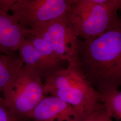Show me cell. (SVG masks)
<instances>
[{
    "label": "cell",
    "mask_w": 121,
    "mask_h": 121,
    "mask_svg": "<svg viewBox=\"0 0 121 121\" xmlns=\"http://www.w3.org/2000/svg\"><path fill=\"white\" fill-rule=\"evenodd\" d=\"M78 64L95 90L121 84V22L99 36L79 40Z\"/></svg>",
    "instance_id": "6da1fadb"
},
{
    "label": "cell",
    "mask_w": 121,
    "mask_h": 121,
    "mask_svg": "<svg viewBox=\"0 0 121 121\" xmlns=\"http://www.w3.org/2000/svg\"><path fill=\"white\" fill-rule=\"evenodd\" d=\"M44 94L57 97L71 105L86 119L104 109L99 95L85 77L78 63L68 64L43 81Z\"/></svg>",
    "instance_id": "7a4b0ae2"
},
{
    "label": "cell",
    "mask_w": 121,
    "mask_h": 121,
    "mask_svg": "<svg viewBox=\"0 0 121 121\" xmlns=\"http://www.w3.org/2000/svg\"><path fill=\"white\" fill-rule=\"evenodd\" d=\"M121 0H71L66 13L78 37H98L121 23Z\"/></svg>",
    "instance_id": "3957f363"
},
{
    "label": "cell",
    "mask_w": 121,
    "mask_h": 121,
    "mask_svg": "<svg viewBox=\"0 0 121 121\" xmlns=\"http://www.w3.org/2000/svg\"><path fill=\"white\" fill-rule=\"evenodd\" d=\"M2 94L5 105L16 116L28 120L33 109L45 96L43 80L35 70L24 65Z\"/></svg>",
    "instance_id": "277c9868"
},
{
    "label": "cell",
    "mask_w": 121,
    "mask_h": 121,
    "mask_svg": "<svg viewBox=\"0 0 121 121\" xmlns=\"http://www.w3.org/2000/svg\"><path fill=\"white\" fill-rule=\"evenodd\" d=\"M71 0H17L11 9L18 23L34 30L66 14Z\"/></svg>",
    "instance_id": "5b68a950"
},
{
    "label": "cell",
    "mask_w": 121,
    "mask_h": 121,
    "mask_svg": "<svg viewBox=\"0 0 121 121\" xmlns=\"http://www.w3.org/2000/svg\"><path fill=\"white\" fill-rule=\"evenodd\" d=\"M30 31L46 41L61 60L68 64L78 63L79 39L66 14Z\"/></svg>",
    "instance_id": "8992f818"
},
{
    "label": "cell",
    "mask_w": 121,
    "mask_h": 121,
    "mask_svg": "<svg viewBox=\"0 0 121 121\" xmlns=\"http://www.w3.org/2000/svg\"><path fill=\"white\" fill-rule=\"evenodd\" d=\"M31 121H84L86 119L69 104L45 95L31 113Z\"/></svg>",
    "instance_id": "52a82bcc"
},
{
    "label": "cell",
    "mask_w": 121,
    "mask_h": 121,
    "mask_svg": "<svg viewBox=\"0 0 121 121\" xmlns=\"http://www.w3.org/2000/svg\"><path fill=\"white\" fill-rule=\"evenodd\" d=\"M29 33L11 14L0 11V53L15 55Z\"/></svg>",
    "instance_id": "ba28073f"
},
{
    "label": "cell",
    "mask_w": 121,
    "mask_h": 121,
    "mask_svg": "<svg viewBox=\"0 0 121 121\" xmlns=\"http://www.w3.org/2000/svg\"><path fill=\"white\" fill-rule=\"evenodd\" d=\"M17 51L24 65L35 70L43 81L56 72L43 55L27 40L22 43Z\"/></svg>",
    "instance_id": "9c48e42d"
},
{
    "label": "cell",
    "mask_w": 121,
    "mask_h": 121,
    "mask_svg": "<svg viewBox=\"0 0 121 121\" xmlns=\"http://www.w3.org/2000/svg\"><path fill=\"white\" fill-rule=\"evenodd\" d=\"M105 112L111 118L121 120V92L116 87L96 90Z\"/></svg>",
    "instance_id": "30bf717a"
},
{
    "label": "cell",
    "mask_w": 121,
    "mask_h": 121,
    "mask_svg": "<svg viewBox=\"0 0 121 121\" xmlns=\"http://www.w3.org/2000/svg\"><path fill=\"white\" fill-rule=\"evenodd\" d=\"M23 65L22 60L16 54H0V94H3L6 87Z\"/></svg>",
    "instance_id": "8fae6325"
},
{
    "label": "cell",
    "mask_w": 121,
    "mask_h": 121,
    "mask_svg": "<svg viewBox=\"0 0 121 121\" xmlns=\"http://www.w3.org/2000/svg\"><path fill=\"white\" fill-rule=\"evenodd\" d=\"M26 39L43 55L49 63L56 71L65 68L62 66L63 62L65 61L61 60L56 56L50 45L43 39L31 35L30 32Z\"/></svg>",
    "instance_id": "7c38bea8"
},
{
    "label": "cell",
    "mask_w": 121,
    "mask_h": 121,
    "mask_svg": "<svg viewBox=\"0 0 121 121\" xmlns=\"http://www.w3.org/2000/svg\"><path fill=\"white\" fill-rule=\"evenodd\" d=\"M16 116L4 104L3 98L0 97V121H26Z\"/></svg>",
    "instance_id": "4fadbf2b"
},
{
    "label": "cell",
    "mask_w": 121,
    "mask_h": 121,
    "mask_svg": "<svg viewBox=\"0 0 121 121\" xmlns=\"http://www.w3.org/2000/svg\"><path fill=\"white\" fill-rule=\"evenodd\" d=\"M84 121H113L112 118L107 114L104 109L99 110L91 114Z\"/></svg>",
    "instance_id": "5bb4252c"
},
{
    "label": "cell",
    "mask_w": 121,
    "mask_h": 121,
    "mask_svg": "<svg viewBox=\"0 0 121 121\" xmlns=\"http://www.w3.org/2000/svg\"><path fill=\"white\" fill-rule=\"evenodd\" d=\"M17 0H0V11L9 13Z\"/></svg>",
    "instance_id": "9a60e30c"
},
{
    "label": "cell",
    "mask_w": 121,
    "mask_h": 121,
    "mask_svg": "<svg viewBox=\"0 0 121 121\" xmlns=\"http://www.w3.org/2000/svg\"><path fill=\"white\" fill-rule=\"evenodd\" d=\"M30 121V120H27V121Z\"/></svg>",
    "instance_id": "2e32d148"
},
{
    "label": "cell",
    "mask_w": 121,
    "mask_h": 121,
    "mask_svg": "<svg viewBox=\"0 0 121 121\" xmlns=\"http://www.w3.org/2000/svg\"><path fill=\"white\" fill-rule=\"evenodd\" d=\"M0 54H1V53H0Z\"/></svg>",
    "instance_id": "e0dca14e"
}]
</instances>
